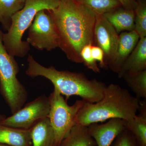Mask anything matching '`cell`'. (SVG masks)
I'll return each instance as SVG.
<instances>
[{
  "mask_svg": "<svg viewBox=\"0 0 146 146\" xmlns=\"http://www.w3.org/2000/svg\"><path fill=\"white\" fill-rule=\"evenodd\" d=\"M94 11L96 14L104 15L115 10L121 5L117 0H76Z\"/></svg>",
  "mask_w": 146,
  "mask_h": 146,
  "instance_id": "obj_20",
  "label": "cell"
},
{
  "mask_svg": "<svg viewBox=\"0 0 146 146\" xmlns=\"http://www.w3.org/2000/svg\"><path fill=\"white\" fill-rule=\"evenodd\" d=\"M119 36L117 33L104 15L96 14L94 29V45L99 47L103 51L106 68L114 58Z\"/></svg>",
  "mask_w": 146,
  "mask_h": 146,
  "instance_id": "obj_9",
  "label": "cell"
},
{
  "mask_svg": "<svg viewBox=\"0 0 146 146\" xmlns=\"http://www.w3.org/2000/svg\"><path fill=\"white\" fill-rule=\"evenodd\" d=\"M98 146H110L117 136L126 129L125 120L115 118L104 124L93 123L87 126Z\"/></svg>",
  "mask_w": 146,
  "mask_h": 146,
  "instance_id": "obj_10",
  "label": "cell"
},
{
  "mask_svg": "<svg viewBox=\"0 0 146 146\" xmlns=\"http://www.w3.org/2000/svg\"><path fill=\"white\" fill-rule=\"evenodd\" d=\"M27 42L39 50L50 51L58 47V37L49 13L42 10L37 12L29 28Z\"/></svg>",
  "mask_w": 146,
  "mask_h": 146,
  "instance_id": "obj_7",
  "label": "cell"
},
{
  "mask_svg": "<svg viewBox=\"0 0 146 146\" xmlns=\"http://www.w3.org/2000/svg\"><path fill=\"white\" fill-rule=\"evenodd\" d=\"M121 78L136 95V98H146V70L124 74Z\"/></svg>",
  "mask_w": 146,
  "mask_h": 146,
  "instance_id": "obj_18",
  "label": "cell"
},
{
  "mask_svg": "<svg viewBox=\"0 0 146 146\" xmlns=\"http://www.w3.org/2000/svg\"><path fill=\"white\" fill-rule=\"evenodd\" d=\"M145 70H146V36L140 38L136 47L117 74L118 78H121L123 75L126 72Z\"/></svg>",
  "mask_w": 146,
  "mask_h": 146,
  "instance_id": "obj_12",
  "label": "cell"
},
{
  "mask_svg": "<svg viewBox=\"0 0 146 146\" xmlns=\"http://www.w3.org/2000/svg\"><path fill=\"white\" fill-rule=\"evenodd\" d=\"M91 53L94 60L99 63L100 67L106 68L104 62V53L101 48L96 45H93L91 48Z\"/></svg>",
  "mask_w": 146,
  "mask_h": 146,
  "instance_id": "obj_24",
  "label": "cell"
},
{
  "mask_svg": "<svg viewBox=\"0 0 146 146\" xmlns=\"http://www.w3.org/2000/svg\"><path fill=\"white\" fill-rule=\"evenodd\" d=\"M140 113L133 119L125 120V125L132 134L136 146H146V101H140Z\"/></svg>",
  "mask_w": 146,
  "mask_h": 146,
  "instance_id": "obj_13",
  "label": "cell"
},
{
  "mask_svg": "<svg viewBox=\"0 0 146 146\" xmlns=\"http://www.w3.org/2000/svg\"><path fill=\"white\" fill-rule=\"evenodd\" d=\"M21 1H22L23 2L25 3V1H26V0H21Z\"/></svg>",
  "mask_w": 146,
  "mask_h": 146,
  "instance_id": "obj_28",
  "label": "cell"
},
{
  "mask_svg": "<svg viewBox=\"0 0 146 146\" xmlns=\"http://www.w3.org/2000/svg\"><path fill=\"white\" fill-rule=\"evenodd\" d=\"M0 146H9L7 145H2V144H0Z\"/></svg>",
  "mask_w": 146,
  "mask_h": 146,
  "instance_id": "obj_27",
  "label": "cell"
},
{
  "mask_svg": "<svg viewBox=\"0 0 146 146\" xmlns=\"http://www.w3.org/2000/svg\"><path fill=\"white\" fill-rule=\"evenodd\" d=\"M92 45L88 44L82 48L80 52V56L82 63H83L86 68L94 72L99 73L100 70L98 66L96 61L92 57L91 53V48Z\"/></svg>",
  "mask_w": 146,
  "mask_h": 146,
  "instance_id": "obj_22",
  "label": "cell"
},
{
  "mask_svg": "<svg viewBox=\"0 0 146 146\" xmlns=\"http://www.w3.org/2000/svg\"><path fill=\"white\" fill-rule=\"evenodd\" d=\"M58 1H59V0H58Z\"/></svg>",
  "mask_w": 146,
  "mask_h": 146,
  "instance_id": "obj_29",
  "label": "cell"
},
{
  "mask_svg": "<svg viewBox=\"0 0 146 146\" xmlns=\"http://www.w3.org/2000/svg\"><path fill=\"white\" fill-rule=\"evenodd\" d=\"M89 133L87 126L76 124L59 146H96Z\"/></svg>",
  "mask_w": 146,
  "mask_h": 146,
  "instance_id": "obj_17",
  "label": "cell"
},
{
  "mask_svg": "<svg viewBox=\"0 0 146 146\" xmlns=\"http://www.w3.org/2000/svg\"><path fill=\"white\" fill-rule=\"evenodd\" d=\"M58 0H26L23 8L14 13L7 33H3V41L7 52L14 56L23 57L30 50L27 41L22 40L25 32L30 26L37 12L56 8Z\"/></svg>",
  "mask_w": 146,
  "mask_h": 146,
  "instance_id": "obj_4",
  "label": "cell"
},
{
  "mask_svg": "<svg viewBox=\"0 0 146 146\" xmlns=\"http://www.w3.org/2000/svg\"><path fill=\"white\" fill-rule=\"evenodd\" d=\"M50 109L48 97L43 95L27 104L0 123L16 128L30 129L39 120L48 117Z\"/></svg>",
  "mask_w": 146,
  "mask_h": 146,
  "instance_id": "obj_8",
  "label": "cell"
},
{
  "mask_svg": "<svg viewBox=\"0 0 146 146\" xmlns=\"http://www.w3.org/2000/svg\"><path fill=\"white\" fill-rule=\"evenodd\" d=\"M48 11L57 31L58 47L69 60L82 63V48L94 45L96 13L76 0H59L56 8Z\"/></svg>",
  "mask_w": 146,
  "mask_h": 146,
  "instance_id": "obj_1",
  "label": "cell"
},
{
  "mask_svg": "<svg viewBox=\"0 0 146 146\" xmlns=\"http://www.w3.org/2000/svg\"><path fill=\"white\" fill-rule=\"evenodd\" d=\"M6 117L5 115L0 114V121H2L4 119H5Z\"/></svg>",
  "mask_w": 146,
  "mask_h": 146,
  "instance_id": "obj_26",
  "label": "cell"
},
{
  "mask_svg": "<svg viewBox=\"0 0 146 146\" xmlns=\"http://www.w3.org/2000/svg\"><path fill=\"white\" fill-rule=\"evenodd\" d=\"M140 102V100L127 89L111 84L106 86L103 97L98 102L91 103L84 101L77 115L76 124L88 126L115 118L131 119L137 115Z\"/></svg>",
  "mask_w": 146,
  "mask_h": 146,
  "instance_id": "obj_3",
  "label": "cell"
},
{
  "mask_svg": "<svg viewBox=\"0 0 146 146\" xmlns=\"http://www.w3.org/2000/svg\"><path fill=\"white\" fill-rule=\"evenodd\" d=\"M3 33L0 29V93L13 114L24 106L28 93L17 78L18 63L3 44Z\"/></svg>",
  "mask_w": 146,
  "mask_h": 146,
  "instance_id": "obj_5",
  "label": "cell"
},
{
  "mask_svg": "<svg viewBox=\"0 0 146 146\" xmlns=\"http://www.w3.org/2000/svg\"><path fill=\"white\" fill-rule=\"evenodd\" d=\"M27 61V75L32 78L42 76L49 80L54 89L66 100L73 96H78L86 102L94 103L101 100L106 84L96 79L89 80L82 73L58 70L54 66L45 67L38 63L32 56L29 55Z\"/></svg>",
  "mask_w": 146,
  "mask_h": 146,
  "instance_id": "obj_2",
  "label": "cell"
},
{
  "mask_svg": "<svg viewBox=\"0 0 146 146\" xmlns=\"http://www.w3.org/2000/svg\"><path fill=\"white\" fill-rule=\"evenodd\" d=\"M0 144L9 146H32L30 130L16 128L0 123Z\"/></svg>",
  "mask_w": 146,
  "mask_h": 146,
  "instance_id": "obj_14",
  "label": "cell"
},
{
  "mask_svg": "<svg viewBox=\"0 0 146 146\" xmlns=\"http://www.w3.org/2000/svg\"><path fill=\"white\" fill-rule=\"evenodd\" d=\"M104 15L118 33L124 31L134 30L135 11L126 9L113 10Z\"/></svg>",
  "mask_w": 146,
  "mask_h": 146,
  "instance_id": "obj_16",
  "label": "cell"
},
{
  "mask_svg": "<svg viewBox=\"0 0 146 146\" xmlns=\"http://www.w3.org/2000/svg\"><path fill=\"white\" fill-rule=\"evenodd\" d=\"M110 146H136L131 133L125 129L115 138Z\"/></svg>",
  "mask_w": 146,
  "mask_h": 146,
  "instance_id": "obj_23",
  "label": "cell"
},
{
  "mask_svg": "<svg viewBox=\"0 0 146 146\" xmlns=\"http://www.w3.org/2000/svg\"><path fill=\"white\" fill-rule=\"evenodd\" d=\"M30 130L32 146H55L54 133L48 117L39 120Z\"/></svg>",
  "mask_w": 146,
  "mask_h": 146,
  "instance_id": "obj_15",
  "label": "cell"
},
{
  "mask_svg": "<svg viewBox=\"0 0 146 146\" xmlns=\"http://www.w3.org/2000/svg\"><path fill=\"white\" fill-rule=\"evenodd\" d=\"M135 28L134 30L140 38L146 36V5L145 3H138L135 10Z\"/></svg>",
  "mask_w": 146,
  "mask_h": 146,
  "instance_id": "obj_21",
  "label": "cell"
},
{
  "mask_svg": "<svg viewBox=\"0 0 146 146\" xmlns=\"http://www.w3.org/2000/svg\"><path fill=\"white\" fill-rule=\"evenodd\" d=\"M140 36L134 30L122 33L119 35L117 45L112 62L108 67L118 74L127 58L136 47Z\"/></svg>",
  "mask_w": 146,
  "mask_h": 146,
  "instance_id": "obj_11",
  "label": "cell"
},
{
  "mask_svg": "<svg viewBox=\"0 0 146 146\" xmlns=\"http://www.w3.org/2000/svg\"><path fill=\"white\" fill-rule=\"evenodd\" d=\"M24 4L21 0H0V23L7 31L12 16L23 8Z\"/></svg>",
  "mask_w": 146,
  "mask_h": 146,
  "instance_id": "obj_19",
  "label": "cell"
},
{
  "mask_svg": "<svg viewBox=\"0 0 146 146\" xmlns=\"http://www.w3.org/2000/svg\"><path fill=\"white\" fill-rule=\"evenodd\" d=\"M48 98L50 109L48 117L54 133L55 146H59L76 124L77 115L84 101L77 100L72 105H69L67 100L54 89Z\"/></svg>",
  "mask_w": 146,
  "mask_h": 146,
  "instance_id": "obj_6",
  "label": "cell"
},
{
  "mask_svg": "<svg viewBox=\"0 0 146 146\" xmlns=\"http://www.w3.org/2000/svg\"><path fill=\"white\" fill-rule=\"evenodd\" d=\"M125 9L135 11L137 7L138 3L135 0H117Z\"/></svg>",
  "mask_w": 146,
  "mask_h": 146,
  "instance_id": "obj_25",
  "label": "cell"
}]
</instances>
